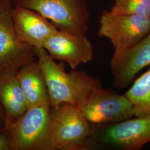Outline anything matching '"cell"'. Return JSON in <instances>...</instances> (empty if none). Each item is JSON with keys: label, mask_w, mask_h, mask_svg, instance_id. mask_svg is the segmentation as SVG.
Returning a JSON list of instances; mask_svg holds the SVG:
<instances>
[{"label": "cell", "mask_w": 150, "mask_h": 150, "mask_svg": "<svg viewBox=\"0 0 150 150\" xmlns=\"http://www.w3.org/2000/svg\"><path fill=\"white\" fill-rule=\"evenodd\" d=\"M77 106L90 123L98 126L118 123L134 117L132 103L125 95L103 89L101 84L87 91Z\"/></svg>", "instance_id": "cell-5"}, {"label": "cell", "mask_w": 150, "mask_h": 150, "mask_svg": "<svg viewBox=\"0 0 150 150\" xmlns=\"http://www.w3.org/2000/svg\"><path fill=\"white\" fill-rule=\"evenodd\" d=\"M55 60L64 62L75 70L79 66L91 61L93 47L86 35H78L57 30L43 45Z\"/></svg>", "instance_id": "cell-9"}, {"label": "cell", "mask_w": 150, "mask_h": 150, "mask_svg": "<svg viewBox=\"0 0 150 150\" xmlns=\"http://www.w3.org/2000/svg\"><path fill=\"white\" fill-rule=\"evenodd\" d=\"M12 16L18 38L33 48L43 47L47 40L58 29L36 11L13 7Z\"/></svg>", "instance_id": "cell-11"}, {"label": "cell", "mask_w": 150, "mask_h": 150, "mask_svg": "<svg viewBox=\"0 0 150 150\" xmlns=\"http://www.w3.org/2000/svg\"><path fill=\"white\" fill-rule=\"evenodd\" d=\"M110 65L115 86L126 88L139 72L150 65V32L132 47L113 56Z\"/></svg>", "instance_id": "cell-10"}, {"label": "cell", "mask_w": 150, "mask_h": 150, "mask_svg": "<svg viewBox=\"0 0 150 150\" xmlns=\"http://www.w3.org/2000/svg\"><path fill=\"white\" fill-rule=\"evenodd\" d=\"M94 141L100 146L116 149L140 150L150 142V115L107 125L99 132L94 129Z\"/></svg>", "instance_id": "cell-8"}, {"label": "cell", "mask_w": 150, "mask_h": 150, "mask_svg": "<svg viewBox=\"0 0 150 150\" xmlns=\"http://www.w3.org/2000/svg\"><path fill=\"white\" fill-rule=\"evenodd\" d=\"M12 0H0V74L16 72L37 60L35 48L18 38L12 16Z\"/></svg>", "instance_id": "cell-6"}, {"label": "cell", "mask_w": 150, "mask_h": 150, "mask_svg": "<svg viewBox=\"0 0 150 150\" xmlns=\"http://www.w3.org/2000/svg\"><path fill=\"white\" fill-rule=\"evenodd\" d=\"M97 35L108 38L117 56L132 47L150 32V17L115 14L105 10L101 15Z\"/></svg>", "instance_id": "cell-7"}, {"label": "cell", "mask_w": 150, "mask_h": 150, "mask_svg": "<svg viewBox=\"0 0 150 150\" xmlns=\"http://www.w3.org/2000/svg\"><path fill=\"white\" fill-rule=\"evenodd\" d=\"M14 7L36 11L60 31L86 35L90 13L86 0H12Z\"/></svg>", "instance_id": "cell-3"}, {"label": "cell", "mask_w": 150, "mask_h": 150, "mask_svg": "<svg viewBox=\"0 0 150 150\" xmlns=\"http://www.w3.org/2000/svg\"><path fill=\"white\" fill-rule=\"evenodd\" d=\"M0 102L5 111L4 126L21 117L28 108L16 72L0 74Z\"/></svg>", "instance_id": "cell-12"}, {"label": "cell", "mask_w": 150, "mask_h": 150, "mask_svg": "<svg viewBox=\"0 0 150 150\" xmlns=\"http://www.w3.org/2000/svg\"><path fill=\"white\" fill-rule=\"evenodd\" d=\"M16 75L27 99L29 107L50 104L48 90L38 61L22 67Z\"/></svg>", "instance_id": "cell-13"}, {"label": "cell", "mask_w": 150, "mask_h": 150, "mask_svg": "<svg viewBox=\"0 0 150 150\" xmlns=\"http://www.w3.org/2000/svg\"><path fill=\"white\" fill-rule=\"evenodd\" d=\"M111 12L124 15L150 17V0H113Z\"/></svg>", "instance_id": "cell-15"}, {"label": "cell", "mask_w": 150, "mask_h": 150, "mask_svg": "<svg viewBox=\"0 0 150 150\" xmlns=\"http://www.w3.org/2000/svg\"><path fill=\"white\" fill-rule=\"evenodd\" d=\"M125 95L132 103L134 117L150 115V69L134 81Z\"/></svg>", "instance_id": "cell-14"}, {"label": "cell", "mask_w": 150, "mask_h": 150, "mask_svg": "<svg viewBox=\"0 0 150 150\" xmlns=\"http://www.w3.org/2000/svg\"><path fill=\"white\" fill-rule=\"evenodd\" d=\"M51 106L29 107L21 117L4 126L11 138V150H52L50 140Z\"/></svg>", "instance_id": "cell-4"}, {"label": "cell", "mask_w": 150, "mask_h": 150, "mask_svg": "<svg viewBox=\"0 0 150 150\" xmlns=\"http://www.w3.org/2000/svg\"><path fill=\"white\" fill-rule=\"evenodd\" d=\"M37 61L42 70L48 90L51 107L63 103L77 106L79 100L94 86L100 84L85 72L73 70L66 72L43 48H35Z\"/></svg>", "instance_id": "cell-1"}, {"label": "cell", "mask_w": 150, "mask_h": 150, "mask_svg": "<svg viewBox=\"0 0 150 150\" xmlns=\"http://www.w3.org/2000/svg\"><path fill=\"white\" fill-rule=\"evenodd\" d=\"M11 150V138L5 129L0 130V150Z\"/></svg>", "instance_id": "cell-16"}, {"label": "cell", "mask_w": 150, "mask_h": 150, "mask_svg": "<svg viewBox=\"0 0 150 150\" xmlns=\"http://www.w3.org/2000/svg\"><path fill=\"white\" fill-rule=\"evenodd\" d=\"M6 113L5 110L0 102V123H3L4 125L5 122Z\"/></svg>", "instance_id": "cell-17"}, {"label": "cell", "mask_w": 150, "mask_h": 150, "mask_svg": "<svg viewBox=\"0 0 150 150\" xmlns=\"http://www.w3.org/2000/svg\"><path fill=\"white\" fill-rule=\"evenodd\" d=\"M94 129L79 108L63 103L51 109L50 140L52 150H82L93 143Z\"/></svg>", "instance_id": "cell-2"}]
</instances>
